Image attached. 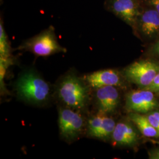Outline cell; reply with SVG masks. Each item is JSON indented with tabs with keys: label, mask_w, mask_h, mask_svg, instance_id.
I'll return each mask as SVG.
<instances>
[{
	"label": "cell",
	"mask_w": 159,
	"mask_h": 159,
	"mask_svg": "<svg viewBox=\"0 0 159 159\" xmlns=\"http://www.w3.org/2000/svg\"><path fill=\"white\" fill-rule=\"evenodd\" d=\"M18 49L29 51L35 56L41 57L66 52V49L58 42L54 28L52 26L25 41Z\"/></svg>",
	"instance_id": "cell-3"
},
{
	"label": "cell",
	"mask_w": 159,
	"mask_h": 159,
	"mask_svg": "<svg viewBox=\"0 0 159 159\" xmlns=\"http://www.w3.org/2000/svg\"><path fill=\"white\" fill-rule=\"evenodd\" d=\"M159 72V64L151 60H140L131 64L125 70V77L144 89L150 85Z\"/></svg>",
	"instance_id": "cell-5"
},
{
	"label": "cell",
	"mask_w": 159,
	"mask_h": 159,
	"mask_svg": "<svg viewBox=\"0 0 159 159\" xmlns=\"http://www.w3.org/2000/svg\"><path fill=\"white\" fill-rule=\"evenodd\" d=\"M150 159H159V148H153L148 152Z\"/></svg>",
	"instance_id": "cell-17"
},
{
	"label": "cell",
	"mask_w": 159,
	"mask_h": 159,
	"mask_svg": "<svg viewBox=\"0 0 159 159\" xmlns=\"http://www.w3.org/2000/svg\"><path fill=\"white\" fill-rule=\"evenodd\" d=\"M152 92H159V72L156 76L154 77L152 83L148 87L142 89Z\"/></svg>",
	"instance_id": "cell-16"
},
{
	"label": "cell",
	"mask_w": 159,
	"mask_h": 159,
	"mask_svg": "<svg viewBox=\"0 0 159 159\" xmlns=\"http://www.w3.org/2000/svg\"><path fill=\"white\" fill-rule=\"evenodd\" d=\"M126 108L132 112L148 113L159 106L153 92L142 89L131 91L126 97Z\"/></svg>",
	"instance_id": "cell-7"
},
{
	"label": "cell",
	"mask_w": 159,
	"mask_h": 159,
	"mask_svg": "<svg viewBox=\"0 0 159 159\" xmlns=\"http://www.w3.org/2000/svg\"><path fill=\"white\" fill-rule=\"evenodd\" d=\"M135 27L148 38H152L159 33V13L152 8L142 10L137 18Z\"/></svg>",
	"instance_id": "cell-10"
},
{
	"label": "cell",
	"mask_w": 159,
	"mask_h": 159,
	"mask_svg": "<svg viewBox=\"0 0 159 159\" xmlns=\"http://www.w3.org/2000/svg\"><path fill=\"white\" fill-rule=\"evenodd\" d=\"M58 125L63 139L67 142H73L82 134L85 122L76 110L65 107L59 110Z\"/></svg>",
	"instance_id": "cell-4"
},
{
	"label": "cell",
	"mask_w": 159,
	"mask_h": 159,
	"mask_svg": "<svg viewBox=\"0 0 159 159\" xmlns=\"http://www.w3.org/2000/svg\"><path fill=\"white\" fill-rule=\"evenodd\" d=\"M116 122L113 119L100 113L91 117L87 124V133L89 136L98 139H107L112 135Z\"/></svg>",
	"instance_id": "cell-9"
},
{
	"label": "cell",
	"mask_w": 159,
	"mask_h": 159,
	"mask_svg": "<svg viewBox=\"0 0 159 159\" xmlns=\"http://www.w3.org/2000/svg\"><path fill=\"white\" fill-rule=\"evenodd\" d=\"M89 85L73 73L65 75L57 85V94L65 107L75 110H83L89 102Z\"/></svg>",
	"instance_id": "cell-2"
},
{
	"label": "cell",
	"mask_w": 159,
	"mask_h": 159,
	"mask_svg": "<svg viewBox=\"0 0 159 159\" xmlns=\"http://www.w3.org/2000/svg\"><path fill=\"white\" fill-rule=\"evenodd\" d=\"M84 79L88 85L96 89L107 85L120 86L123 83L119 73L111 69L97 71L85 75Z\"/></svg>",
	"instance_id": "cell-11"
},
{
	"label": "cell",
	"mask_w": 159,
	"mask_h": 159,
	"mask_svg": "<svg viewBox=\"0 0 159 159\" xmlns=\"http://www.w3.org/2000/svg\"><path fill=\"white\" fill-rule=\"evenodd\" d=\"M95 98L100 113L105 114L112 113L119 104V93L116 87L113 85L96 89Z\"/></svg>",
	"instance_id": "cell-8"
},
{
	"label": "cell",
	"mask_w": 159,
	"mask_h": 159,
	"mask_svg": "<svg viewBox=\"0 0 159 159\" xmlns=\"http://www.w3.org/2000/svg\"><path fill=\"white\" fill-rule=\"evenodd\" d=\"M153 52L159 56V40L156 42L153 47Z\"/></svg>",
	"instance_id": "cell-19"
},
{
	"label": "cell",
	"mask_w": 159,
	"mask_h": 159,
	"mask_svg": "<svg viewBox=\"0 0 159 159\" xmlns=\"http://www.w3.org/2000/svg\"><path fill=\"white\" fill-rule=\"evenodd\" d=\"M15 88L18 97L31 104L44 105L51 96L49 84L32 70L21 73L16 82Z\"/></svg>",
	"instance_id": "cell-1"
},
{
	"label": "cell",
	"mask_w": 159,
	"mask_h": 159,
	"mask_svg": "<svg viewBox=\"0 0 159 159\" xmlns=\"http://www.w3.org/2000/svg\"><path fill=\"white\" fill-rule=\"evenodd\" d=\"M0 55L1 58H11V48L2 20H1L0 24Z\"/></svg>",
	"instance_id": "cell-14"
},
{
	"label": "cell",
	"mask_w": 159,
	"mask_h": 159,
	"mask_svg": "<svg viewBox=\"0 0 159 159\" xmlns=\"http://www.w3.org/2000/svg\"><path fill=\"white\" fill-rule=\"evenodd\" d=\"M129 117L143 136L148 137H159V131L151 125L146 116L137 113H131Z\"/></svg>",
	"instance_id": "cell-13"
},
{
	"label": "cell",
	"mask_w": 159,
	"mask_h": 159,
	"mask_svg": "<svg viewBox=\"0 0 159 159\" xmlns=\"http://www.w3.org/2000/svg\"><path fill=\"white\" fill-rule=\"evenodd\" d=\"M147 2L150 8L159 13V0H147Z\"/></svg>",
	"instance_id": "cell-18"
},
{
	"label": "cell",
	"mask_w": 159,
	"mask_h": 159,
	"mask_svg": "<svg viewBox=\"0 0 159 159\" xmlns=\"http://www.w3.org/2000/svg\"><path fill=\"white\" fill-rule=\"evenodd\" d=\"M146 117L151 125L159 132V110L148 114Z\"/></svg>",
	"instance_id": "cell-15"
},
{
	"label": "cell",
	"mask_w": 159,
	"mask_h": 159,
	"mask_svg": "<svg viewBox=\"0 0 159 159\" xmlns=\"http://www.w3.org/2000/svg\"><path fill=\"white\" fill-rule=\"evenodd\" d=\"M112 139L116 145L131 146L136 143L138 136L133 125L125 121L116 124L112 133Z\"/></svg>",
	"instance_id": "cell-12"
},
{
	"label": "cell",
	"mask_w": 159,
	"mask_h": 159,
	"mask_svg": "<svg viewBox=\"0 0 159 159\" xmlns=\"http://www.w3.org/2000/svg\"><path fill=\"white\" fill-rule=\"evenodd\" d=\"M106 9L132 27L142 11L140 0H106Z\"/></svg>",
	"instance_id": "cell-6"
},
{
	"label": "cell",
	"mask_w": 159,
	"mask_h": 159,
	"mask_svg": "<svg viewBox=\"0 0 159 159\" xmlns=\"http://www.w3.org/2000/svg\"><path fill=\"white\" fill-rule=\"evenodd\" d=\"M152 142L153 143H156V144H159V142H157V141H154V140H152Z\"/></svg>",
	"instance_id": "cell-20"
}]
</instances>
